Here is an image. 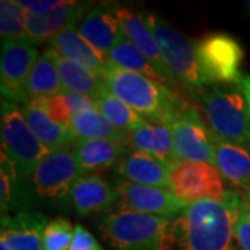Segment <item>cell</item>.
<instances>
[{"label":"cell","mask_w":250,"mask_h":250,"mask_svg":"<svg viewBox=\"0 0 250 250\" xmlns=\"http://www.w3.org/2000/svg\"><path fill=\"white\" fill-rule=\"evenodd\" d=\"M245 193H246V200H248V203H249L250 206V190H246Z\"/></svg>","instance_id":"8d00e7d4"},{"label":"cell","mask_w":250,"mask_h":250,"mask_svg":"<svg viewBox=\"0 0 250 250\" xmlns=\"http://www.w3.org/2000/svg\"><path fill=\"white\" fill-rule=\"evenodd\" d=\"M168 189L188 206L202 200H220L225 193L217 167L195 161H179L171 168Z\"/></svg>","instance_id":"30bf717a"},{"label":"cell","mask_w":250,"mask_h":250,"mask_svg":"<svg viewBox=\"0 0 250 250\" xmlns=\"http://www.w3.org/2000/svg\"><path fill=\"white\" fill-rule=\"evenodd\" d=\"M0 36L1 41L28 39L25 10L16 0L0 1Z\"/></svg>","instance_id":"f546056e"},{"label":"cell","mask_w":250,"mask_h":250,"mask_svg":"<svg viewBox=\"0 0 250 250\" xmlns=\"http://www.w3.org/2000/svg\"><path fill=\"white\" fill-rule=\"evenodd\" d=\"M146 22L152 29L154 39L160 47L167 70L177 83L178 90L193 102L203 93L207 85L200 74L196 57V45L190 39L170 25L166 20L153 13H145Z\"/></svg>","instance_id":"5b68a950"},{"label":"cell","mask_w":250,"mask_h":250,"mask_svg":"<svg viewBox=\"0 0 250 250\" xmlns=\"http://www.w3.org/2000/svg\"><path fill=\"white\" fill-rule=\"evenodd\" d=\"M43 52L47 53V56L56 64L60 80H62V89L86 95L96 102L102 89L104 88L103 80L95 77L92 72L83 68L78 62H71V60L62 57V54L54 52L50 47H46Z\"/></svg>","instance_id":"d4e9b609"},{"label":"cell","mask_w":250,"mask_h":250,"mask_svg":"<svg viewBox=\"0 0 250 250\" xmlns=\"http://www.w3.org/2000/svg\"><path fill=\"white\" fill-rule=\"evenodd\" d=\"M89 1H64L43 14H31L25 11L28 39L35 46L49 42L65 28L77 27L81 20L92 9Z\"/></svg>","instance_id":"4fadbf2b"},{"label":"cell","mask_w":250,"mask_h":250,"mask_svg":"<svg viewBox=\"0 0 250 250\" xmlns=\"http://www.w3.org/2000/svg\"><path fill=\"white\" fill-rule=\"evenodd\" d=\"M0 110L1 152L13 161L18 175L29 181L39 163L52 152L31 131L18 104L1 99Z\"/></svg>","instance_id":"8992f818"},{"label":"cell","mask_w":250,"mask_h":250,"mask_svg":"<svg viewBox=\"0 0 250 250\" xmlns=\"http://www.w3.org/2000/svg\"><path fill=\"white\" fill-rule=\"evenodd\" d=\"M126 147L129 150L150 154L171 167L179 163L174 147L172 134L167 125L146 123L134 132L128 134Z\"/></svg>","instance_id":"7402d4cb"},{"label":"cell","mask_w":250,"mask_h":250,"mask_svg":"<svg viewBox=\"0 0 250 250\" xmlns=\"http://www.w3.org/2000/svg\"><path fill=\"white\" fill-rule=\"evenodd\" d=\"M21 110L31 131L50 152L70 147L77 141V136L70 126L57 124L43 110L31 104L22 106Z\"/></svg>","instance_id":"cb8c5ba5"},{"label":"cell","mask_w":250,"mask_h":250,"mask_svg":"<svg viewBox=\"0 0 250 250\" xmlns=\"http://www.w3.org/2000/svg\"><path fill=\"white\" fill-rule=\"evenodd\" d=\"M36 46L29 39L1 41L0 89L1 99L16 104H25V83L29 72L39 59Z\"/></svg>","instance_id":"8fae6325"},{"label":"cell","mask_w":250,"mask_h":250,"mask_svg":"<svg viewBox=\"0 0 250 250\" xmlns=\"http://www.w3.org/2000/svg\"><path fill=\"white\" fill-rule=\"evenodd\" d=\"M62 98L67 103V107L71 113V117H75L89 110H96V102L86 95L71 92V90H62Z\"/></svg>","instance_id":"836d02e7"},{"label":"cell","mask_w":250,"mask_h":250,"mask_svg":"<svg viewBox=\"0 0 250 250\" xmlns=\"http://www.w3.org/2000/svg\"><path fill=\"white\" fill-rule=\"evenodd\" d=\"M238 85H239V88H241L242 95H243V98L246 100L248 107H249L250 111V75H243V78H242L241 82H239Z\"/></svg>","instance_id":"d590c367"},{"label":"cell","mask_w":250,"mask_h":250,"mask_svg":"<svg viewBox=\"0 0 250 250\" xmlns=\"http://www.w3.org/2000/svg\"><path fill=\"white\" fill-rule=\"evenodd\" d=\"M195 45L200 74L207 86L241 82L245 52L233 36L215 32L203 36Z\"/></svg>","instance_id":"ba28073f"},{"label":"cell","mask_w":250,"mask_h":250,"mask_svg":"<svg viewBox=\"0 0 250 250\" xmlns=\"http://www.w3.org/2000/svg\"><path fill=\"white\" fill-rule=\"evenodd\" d=\"M82 174H98L99 171L117 167L128 147L121 143L103 139H81L71 146Z\"/></svg>","instance_id":"ffe728a7"},{"label":"cell","mask_w":250,"mask_h":250,"mask_svg":"<svg viewBox=\"0 0 250 250\" xmlns=\"http://www.w3.org/2000/svg\"><path fill=\"white\" fill-rule=\"evenodd\" d=\"M245 7H246V10H248V13H249V14H250V0H249V1H246V3H245Z\"/></svg>","instance_id":"74e56055"},{"label":"cell","mask_w":250,"mask_h":250,"mask_svg":"<svg viewBox=\"0 0 250 250\" xmlns=\"http://www.w3.org/2000/svg\"><path fill=\"white\" fill-rule=\"evenodd\" d=\"M249 150H250V135H249Z\"/></svg>","instance_id":"f35d334b"},{"label":"cell","mask_w":250,"mask_h":250,"mask_svg":"<svg viewBox=\"0 0 250 250\" xmlns=\"http://www.w3.org/2000/svg\"><path fill=\"white\" fill-rule=\"evenodd\" d=\"M195 104L203 113L214 136L223 142L249 149L250 111L238 83L210 85Z\"/></svg>","instance_id":"3957f363"},{"label":"cell","mask_w":250,"mask_h":250,"mask_svg":"<svg viewBox=\"0 0 250 250\" xmlns=\"http://www.w3.org/2000/svg\"><path fill=\"white\" fill-rule=\"evenodd\" d=\"M47 217L39 211H18L0 218V250H43Z\"/></svg>","instance_id":"5bb4252c"},{"label":"cell","mask_w":250,"mask_h":250,"mask_svg":"<svg viewBox=\"0 0 250 250\" xmlns=\"http://www.w3.org/2000/svg\"><path fill=\"white\" fill-rule=\"evenodd\" d=\"M103 82L116 98L152 124L168 126L189 102L168 85H160L142 74L126 71L108 62Z\"/></svg>","instance_id":"7a4b0ae2"},{"label":"cell","mask_w":250,"mask_h":250,"mask_svg":"<svg viewBox=\"0 0 250 250\" xmlns=\"http://www.w3.org/2000/svg\"><path fill=\"white\" fill-rule=\"evenodd\" d=\"M49 47L62 57L78 62L95 77L103 80L107 60L82 38L77 27H68L49 41Z\"/></svg>","instance_id":"d6986e66"},{"label":"cell","mask_w":250,"mask_h":250,"mask_svg":"<svg viewBox=\"0 0 250 250\" xmlns=\"http://www.w3.org/2000/svg\"><path fill=\"white\" fill-rule=\"evenodd\" d=\"M211 132V131H210ZM214 146L215 167L221 177L232 185L250 190V152L241 146L223 142L211 134Z\"/></svg>","instance_id":"603a6c76"},{"label":"cell","mask_w":250,"mask_h":250,"mask_svg":"<svg viewBox=\"0 0 250 250\" xmlns=\"http://www.w3.org/2000/svg\"><path fill=\"white\" fill-rule=\"evenodd\" d=\"M245 197L225 190L220 200L187 206L172 218V238L181 250H242L233 232V220Z\"/></svg>","instance_id":"6da1fadb"},{"label":"cell","mask_w":250,"mask_h":250,"mask_svg":"<svg viewBox=\"0 0 250 250\" xmlns=\"http://www.w3.org/2000/svg\"><path fill=\"white\" fill-rule=\"evenodd\" d=\"M62 90L64 89H62V80L56 64L47 56V53L42 52L29 72V77L25 83V100H27L25 104L35 99L60 95Z\"/></svg>","instance_id":"484cf974"},{"label":"cell","mask_w":250,"mask_h":250,"mask_svg":"<svg viewBox=\"0 0 250 250\" xmlns=\"http://www.w3.org/2000/svg\"><path fill=\"white\" fill-rule=\"evenodd\" d=\"M77 29L82 38L106 60L110 52L125 41L124 29L110 4L93 6L81 20Z\"/></svg>","instance_id":"2e32d148"},{"label":"cell","mask_w":250,"mask_h":250,"mask_svg":"<svg viewBox=\"0 0 250 250\" xmlns=\"http://www.w3.org/2000/svg\"><path fill=\"white\" fill-rule=\"evenodd\" d=\"M82 174L72 149L54 150L39 163L29 182L35 203L68 206L74 184Z\"/></svg>","instance_id":"52a82bcc"},{"label":"cell","mask_w":250,"mask_h":250,"mask_svg":"<svg viewBox=\"0 0 250 250\" xmlns=\"http://www.w3.org/2000/svg\"><path fill=\"white\" fill-rule=\"evenodd\" d=\"M96 108L116 126L117 129L123 131L125 134L134 132L135 129L149 123L129 106H126L124 102L116 98L107 89L106 85L100 92L99 98L96 99Z\"/></svg>","instance_id":"83f0119b"},{"label":"cell","mask_w":250,"mask_h":250,"mask_svg":"<svg viewBox=\"0 0 250 250\" xmlns=\"http://www.w3.org/2000/svg\"><path fill=\"white\" fill-rule=\"evenodd\" d=\"M118 193L99 174H83L74 184L68 196V206L81 217L104 213L117 207Z\"/></svg>","instance_id":"e0dca14e"},{"label":"cell","mask_w":250,"mask_h":250,"mask_svg":"<svg viewBox=\"0 0 250 250\" xmlns=\"http://www.w3.org/2000/svg\"><path fill=\"white\" fill-rule=\"evenodd\" d=\"M71 129L75 136L81 139H103L121 143L124 146L128 145V134L117 129L98 108L72 117Z\"/></svg>","instance_id":"4316f807"},{"label":"cell","mask_w":250,"mask_h":250,"mask_svg":"<svg viewBox=\"0 0 250 250\" xmlns=\"http://www.w3.org/2000/svg\"><path fill=\"white\" fill-rule=\"evenodd\" d=\"M70 250H103L98 239L92 233L82 227L81 224L75 225V235L72 239Z\"/></svg>","instance_id":"e575fe53"},{"label":"cell","mask_w":250,"mask_h":250,"mask_svg":"<svg viewBox=\"0 0 250 250\" xmlns=\"http://www.w3.org/2000/svg\"><path fill=\"white\" fill-rule=\"evenodd\" d=\"M179 161L207 163L215 167L211 132L193 103L188 102L168 125Z\"/></svg>","instance_id":"9c48e42d"},{"label":"cell","mask_w":250,"mask_h":250,"mask_svg":"<svg viewBox=\"0 0 250 250\" xmlns=\"http://www.w3.org/2000/svg\"><path fill=\"white\" fill-rule=\"evenodd\" d=\"M75 227L64 217L50 220L43 231V250H70Z\"/></svg>","instance_id":"4dcf8cb0"},{"label":"cell","mask_w":250,"mask_h":250,"mask_svg":"<svg viewBox=\"0 0 250 250\" xmlns=\"http://www.w3.org/2000/svg\"><path fill=\"white\" fill-rule=\"evenodd\" d=\"M114 188L118 193L117 207L120 210L160 215L172 220L188 206L181 202L170 189L143 187L123 179H118Z\"/></svg>","instance_id":"7c38bea8"},{"label":"cell","mask_w":250,"mask_h":250,"mask_svg":"<svg viewBox=\"0 0 250 250\" xmlns=\"http://www.w3.org/2000/svg\"><path fill=\"white\" fill-rule=\"evenodd\" d=\"M100 232L114 250H168L174 243L172 220L118 210L102 218Z\"/></svg>","instance_id":"277c9868"},{"label":"cell","mask_w":250,"mask_h":250,"mask_svg":"<svg viewBox=\"0 0 250 250\" xmlns=\"http://www.w3.org/2000/svg\"><path fill=\"white\" fill-rule=\"evenodd\" d=\"M171 168L164 161L135 150H128L116 167L117 174L123 181L161 189L170 188Z\"/></svg>","instance_id":"ac0fdd59"},{"label":"cell","mask_w":250,"mask_h":250,"mask_svg":"<svg viewBox=\"0 0 250 250\" xmlns=\"http://www.w3.org/2000/svg\"><path fill=\"white\" fill-rule=\"evenodd\" d=\"M113 7H114L117 18L120 20V22L123 25L125 38L131 43H134L149 59V62H152L153 67L157 70V72L164 78V81L170 85L172 89L178 90L175 81L164 64L160 47L154 39V35H153L152 29L149 28V24L146 22L145 14L141 13L139 10H135L132 7H128V6L114 4Z\"/></svg>","instance_id":"9a60e30c"},{"label":"cell","mask_w":250,"mask_h":250,"mask_svg":"<svg viewBox=\"0 0 250 250\" xmlns=\"http://www.w3.org/2000/svg\"><path fill=\"white\" fill-rule=\"evenodd\" d=\"M28 104L34 107L43 110L47 116L50 117L57 124H62L64 126L71 128V113L67 107V103L62 98V95H54V96H47V98H39L29 102Z\"/></svg>","instance_id":"1f68e13d"},{"label":"cell","mask_w":250,"mask_h":250,"mask_svg":"<svg viewBox=\"0 0 250 250\" xmlns=\"http://www.w3.org/2000/svg\"><path fill=\"white\" fill-rule=\"evenodd\" d=\"M29 182L18 175L13 161L4 152L0 153V208L1 215L31 211L35 207Z\"/></svg>","instance_id":"44dd1931"},{"label":"cell","mask_w":250,"mask_h":250,"mask_svg":"<svg viewBox=\"0 0 250 250\" xmlns=\"http://www.w3.org/2000/svg\"><path fill=\"white\" fill-rule=\"evenodd\" d=\"M107 62L114 64L117 67L126 70V71L142 74L149 80L154 81L160 85H168L164 78L157 72V70L149 62V59L128 39L123 41L120 45H117L107 56ZM170 86V85H168Z\"/></svg>","instance_id":"f1b7e54d"},{"label":"cell","mask_w":250,"mask_h":250,"mask_svg":"<svg viewBox=\"0 0 250 250\" xmlns=\"http://www.w3.org/2000/svg\"><path fill=\"white\" fill-rule=\"evenodd\" d=\"M233 232L242 250H250V206L245 197L233 220Z\"/></svg>","instance_id":"d6a6232c"}]
</instances>
